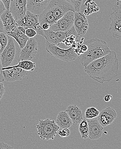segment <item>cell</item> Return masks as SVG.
I'll list each match as a JSON object with an SVG mask.
<instances>
[{
    "label": "cell",
    "instance_id": "1",
    "mask_svg": "<svg viewBox=\"0 0 121 149\" xmlns=\"http://www.w3.org/2000/svg\"><path fill=\"white\" fill-rule=\"evenodd\" d=\"M119 60L116 53L111 51L107 55L89 63L84 71L92 78L103 84L110 82L118 75Z\"/></svg>",
    "mask_w": 121,
    "mask_h": 149
},
{
    "label": "cell",
    "instance_id": "2",
    "mask_svg": "<svg viewBox=\"0 0 121 149\" xmlns=\"http://www.w3.org/2000/svg\"><path fill=\"white\" fill-rule=\"evenodd\" d=\"M87 47V49L77 58L81 65L86 67L92 61L100 58L111 52L109 45L102 40L97 38L90 39L83 42Z\"/></svg>",
    "mask_w": 121,
    "mask_h": 149
},
{
    "label": "cell",
    "instance_id": "3",
    "mask_svg": "<svg viewBox=\"0 0 121 149\" xmlns=\"http://www.w3.org/2000/svg\"><path fill=\"white\" fill-rule=\"evenodd\" d=\"M8 44L1 53L2 68L15 65L19 62L21 49L16 43V40L8 35Z\"/></svg>",
    "mask_w": 121,
    "mask_h": 149
},
{
    "label": "cell",
    "instance_id": "4",
    "mask_svg": "<svg viewBox=\"0 0 121 149\" xmlns=\"http://www.w3.org/2000/svg\"><path fill=\"white\" fill-rule=\"evenodd\" d=\"M36 128L38 130V135L43 140H54L60 128L55 120L49 118L40 120Z\"/></svg>",
    "mask_w": 121,
    "mask_h": 149
},
{
    "label": "cell",
    "instance_id": "5",
    "mask_svg": "<svg viewBox=\"0 0 121 149\" xmlns=\"http://www.w3.org/2000/svg\"><path fill=\"white\" fill-rule=\"evenodd\" d=\"M46 50L52 56L65 62L73 61L76 59L77 56L76 54L73 47L67 49H61L58 46L53 45L48 42L45 44Z\"/></svg>",
    "mask_w": 121,
    "mask_h": 149
},
{
    "label": "cell",
    "instance_id": "6",
    "mask_svg": "<svg viewBox=\"0 0 121 149\" xmlns=\"http://www.w3.org/2000/svg\"><path fill=\"white\" fill-rule=\"evenodd\" d=\"M71 35L75 36L78 40L80 38V36L76 33L74 26L69 30L66 31H54L49 29L47 30H44L43 37L46 39L47 42L58 46L66 38Z\"/></svg>",
    "mask_w": 121,
    "mask_h": 149
},
{
    "label": "cell",
    "instance_id": "7",
    "mask_svg": "<svg viewBox=\"0 0 121 149\" xmlns=\"http://www.w3.org/2000/svg\"><path fill=\"white\" fill-rule=\"evenodd\" d=\"M113 12L110 15V23L109 30L113 38L120 39L121 38V4L117 1L112 8Z\"/></svg>",
    "mask_w": 121,
    "mask_h": 149
},
{
    "label": "cell",
    "instance_id": "8",
    "mask_svg": "<svg viewBox=\"0 0 121 149\" xmlns=\"http://www.w3.org/2000/svg\"><path fill=\"white\" fill-rule=\"evenodd\" d=\"M74 12L70 11L49 27L54 31H66L70 30L74 24Z\"/></svg>",
    "mask_w": 121,
    "mask_h": 149
},
{
    "label": "cell",
    "instance_id": "9",
    "mask_svg": "<svg viewBox=\"0 0 121 149\" xmlns=\"http://www.w3.org/2000/svg\"><path fill=\"white\" fill-rule=\"evenodd\" d=\"M49 5L56 21L70 11L75 12L74 7L65 0H52Z\"/></svg>",
    "mask_w": 121,
    "mask_h": 149
},
{
    "label": "cell",
    "instance_id": "10",
    "mask_svg": "<svg viewBox=\"0 0 121 149\" xmlns=\"http://www.w3.org/2000/svg\"><path fill=\"white\" fill-rule=\"evenodd\" d=\"M38 52V44L34 38H29L26 45L20 52L19 61L31 60L36 56Z\"/></svg>",
    "mask_w": 121,
    "mask_h": 149
},
{
    "label": "cell",
    "instance_id": "11",
    "mask_svg": "<svg viewBox=\"0 0 121 149\" xmlns=\"http://www.w3.org/2000/svg\"><path fill=\"white\" fill-rule=\"evenodd\" d=\"M27 0H11L10 11L16 21L26 16Z\"/></svg>",
    "mask_w": 121,
    "mask_h": 149
},
{
    "label": "cell",
    "instance_id": "12",
    "mask_svg": "<svg viewBox=\"0 0 121 149\" xmlns=\"http://www.w3.org/2000/svg\"><path fill=\"white\" fill-rule=\"evenodd\" d=\"M73 26L77 35L80 37L84 36L86 33L88 29V22L82 12H74Z\"/></svg>",
    "mask_w": 121,
    "mask_h": 149
},
{
    "label": "cell",
    "instance_id": "13",
    "mask_svg": "<svg viewBox=\"0 0 121 149\" xmlns=\"http://www.w3.org/2000/svg\"><path fill=\"white\" fill-rule=\"evenodd\" d=\"M4 80L7 82H14L21 80L27 76L28 71L20 68L14 67L2 70Z\"/></svg>",
    "mask_w": 121,
    "mask_h": 149
},
{
    "label": "cell",
    "instance_id": "14",
    "mask_svg": "<svg viewBox=\"0 0 121 149\" xmlns=\"http://www.w3.org/2000/svg\"><path fill=\"white\" fill-rule=\"evenodd\" d=\"M117 113L113 108L106 107L102 110L97 116V120L103 127L110 125L114 121Z\"/></svg>",
    "mask_w": 121,
    "mask_h": 149
},
{
    "label": "cell",
    "instance_id": "15",
    "mask_svg": "<svg viewBox=\"0 0 121 149\" xmlns=\"http://www.w3.org/2000/svg\"><path fill=\"white\" fill-rule=\"evenodd\" d=\"M4 28V33L8 35L15 29L18 25L10 10H6L0 16Z\"/></svg>",
    "mask_w": 121,
    "mask_h": 149
},
{
    "label": "cell",
    "instance_id": "16",
    "mask_svg": "<svg viewBox=\"0 0 121 149\" xmlns=\"http://www.w3.org/2000/svg\"><path fill=\"white\" fill-rule=\"evenodd\" d=\"M52 0H27V10L31 13L40 15Z\"/></svg>",
    "mask_w": 121,
    "mask_h": 149
},
{
    "label": "cell",
    "instance_id": "17",
    "mask_svg": "<svg viewBox=\"0 0 121 149\" xmlns=\"http://www.w3.org/2000/svg\"><path fill=\"white\" fill-rule=\"evenodd\" d=\"M88 125V138L91 140H97L102 136L104 127L100 124L97 119H91L87 121Z\"/></svg>",
    "mask_w": 121,
    "mask_h": 149
},
{
    "label": "cell",
    "instance_id": "18",
    "mask_svg": "<svg viewBox=\"0 0 121 149\" xmlns=\"http://www.w3.org/2000/svg\"><path fill=\"white\" fill-rule=\"evenodd\" d=\"M66 111L72 120L74 125H77L83 119V113L76 105H69L67 107Z\"/></svg>",
    "mask_w": 121,
    "mask_h": 149
},
{
    "label": "cell",
    "instance_id": "19",
    "mask_svg": "<svg viewBox=\"0 0 121 149\" xmlns=\"http://www.w3.org/2000/svg\"><path fill=\"white\" fill-rule=\"evenodd\" d=\"M38 20L40 26L43 23H47L51 26L57 21L49 5L39 15Z\"/></svg>",
    "mask_w": 121,
    "mask_h": 149
},
{
    "label": "cell",
    "instance_id": "20",
    "mask_svg": "<svg viewBox=\"0 0 121 149\" xmlns=\"http://www.w3.org/2000/svg\"><path fill=\"white\" fill-rule=\"evenodd\" d=\"M56 123L61 129L69 128L73 125L72 120L66 111H62L58 113Z\"/></svg>",
    "mask_w": 121,
    "mask_h": 149
},
{
    "label": "cell",
    "instance_id": "21",
    "mask_svg": "<svg viewBox=\"0 0 121 149\" xmlns=\"http://www.w3.org/2000/svg\"><path fill=\"white\" fill-rule=\"evenodd\" d=\"M8 36L12 37L16 40L21 49L25 47L29 39V37H27L25 33L19 29L18 26L14 30L12 31Z\"/></svg>",
    "mask_w": 121,
    "mask_h": 149
},
{
    "label": "cell",
    "instance_id": "22",
    "mask_svg": "<svg viewBox=\"0 0 121 149\" xmlns=\"http://www.w3.org/2000/svg\"><path fill=\"white\" fill-rule=\"evenodd\" d=\"M14 67H19L23 70L27 71H33L36 68V65L34 62L31 60H23L19 61L17 65L2 68V70L9 69Z\"/></svg>",
    "mask_w": 121,
    "mask_h": 149
},
{
    "label": "cell",
    "instance_id": "23",
    "mask_svg": "<svg viewBox=\"0 0 121 149\" xmlns=\"http://www.w3.org/2000/svg\"><path fill=\"white\" fill-rule=\"evenodd\" d=\"M79 124V132L82 139H86L88 138L89 133L87 121L85 119H83Z\"/></svg>",
    "mask_w": 121,
    "mask_h": 149
},
{
    "label": "cell",
    "instance_id": "24",
    "mask_svg": "<svg viewBox=\"0 0 121 149\" xmlns=\"http://www.w3.org/2000/svg\"><path fill=\"white\" fill-rule=\"evenodd\" d=\"M100 111L94 107L88 108L85 112V117L87 119H91L96 118L98 116Z\"/></svg>",
    "mask_w": 121,
    "mask_h": 149
},
{
    "label": "cell",
    "instance_id": "25",
    "mask_svg": "<svg viewBox=\"0 0 121 149\" xmlns=\"http://www.w3.org/2000/svg\"><path fill=\"white\" fill-rule=\"evenodd\" d=\"M8 37L4 32L0 33V45H1V49H0V53H1L3 51L5 47L7 46L8 44Z\"/></svg>",
    "mask_w": 121,
    "mask_h": 149
},
{
    "label": "cell",
    "instance_id": "26",
    "mask_svg": "<svg viewBox=\"0 0 121 149\" xmlns=\"http://www.w3.org/2000/svg\"><path fill=\"white\" fill-rule=\"evenodd\" d=\"M70 3L74 8L75 12L80 11V8L83 2V0H65Z\"/></svg>",
    "mask_w": 121,
    "mask_h": 149
},
{
    "label": "cell",
    "instance_id": "27",
    "mask_svg": "<svg viewBox=\"0 0 121 149\" xmlns=\"http://www.w3.org/2000/svg\"><path fill=\"white\" fill-rule=\"evenodd\" d=\"M25 34L29 38H34L37 33L35 30L31 28H25Z\"/></svg>",
    "mask_w": 121,
    "mask_h": 149
},
{
    "label": "cell",
    "instance_id": "28",
    "mask_svg": "<svg viewBox=\"0 0 121 149\" xmlns=\"http://www.w3.org/2000/svg\"><path fill=\"white\" fill-rule=\"evenodd\" d=\"M58 134L61 137H67L70 134V131L68 128H64L62 130L59 131Z\"/></svg>",
    "mask_w": 121,
    "mask_h": 149
},
{
    "label": "cell",
    "instance_id": "29",
    "mask_svg": "<svg viewBox=\"0 0 121 149\" xmlns=\"http://www.w3.org/2000/svg\"><path fill=\"white\" fill-rule=\"evenodd\" d=\"M7 10H10V4L11 0H1Z\"/></svg>",
    "mask_w": 121,
    "mask_h": 149
},
{
    "label": "cell",
    "instance_id": "30",
    "mask_svg": "<svg viewBox=\"0 0 121 149\" xmlns=\"http://www.w3.org/2000/svg\"><path fill=\"white\" fill-rule=\"evenodd\" d=\"M5 89L3 83L0 82V101L5 93Z\"/></svg>",
    "mask_w": 121,
    "mask_h": 149
},
{
    "label": "cell",
    "instance_id": "31",
    "mask_svg": "<svg viewBox=\"0 0 121 149\" xmlns=\"http://www.w3.org/2000/svg\"><path fill=\"white\" fill-rule=\"evenodd\" d=\"M13 148V147H11L7 143H5L3 142H0V149H11Z\"/></svg>",
    "mask_w": 121,
    "mask_h": 149
},
{
    "label": "cell",
    "instance_id": "32",
    "mask_svg": "<svg viewBox=\"0 0 121 149\" xmlns=\"http://www.w3.org/2000/svg\"><path fill=\"white\" fill-rule=\"evenodd\" d=\"M2 66L1 62V53H0V82L1 83H2L4 81V79L2 75Z\"/></svg>",
    "mask_w": 121,
    "mask_h": 149
},
{
    "label": "cell",
    "instance_id": "33",
    "mask_svg": "<svg viewBox=\"0 0 121 149\" xmlns=\"http://www.w3.org/2000/svg\"><path fill=\"white\" fill-rule=\"evenodd\" d=\"M6 9L3 5L2 2L0 0V16L6 10Z\"/></svg>",
    "mask_w": 121,
    "mask_h": 149
},
{
    "label": "cell",
    "instance_id": "34",
    "mask_svg": "<svg viewBox=\"0 0 121 149\" xmlns=\"http://www.w3.org/2000/svg\"><path fill=\"white\" fill-rule=\"evenodd\" d=\"M43 30H47L49 29L50 25L47 23H43L41 26Z\"/></svg>",
    "mask_w": 121,
    "mask_h": 149
},
{
    "label": "cell",
    "instance_id": "35",
    "mask_svg": "<svg viewBox=\"0 0 121 149\" xmlns=\"http://www.w3.org/2000/svg\"><path fill=\"white\" fill-rule=\"evenodd\" d=\"M112 97V96L111 95H107L104 97V100L105 102H109L111 101Z\"/></svg>",
    "mask_w": 121,
    "mask_h": 149
},
{
    "label": "cell",
    "instance_id": "36",
    "mask_svg": "<svg viewBox=\"0 0 121 149\" xmlns=\"http://www.w3.org/2000/svg\"><path fill=\"white\" fill-rule=\"evenodd\" d=\"M1 32H4V30L2 22L0 19V33Z\"/></svg>",
    "mask_w": 121,
    "mask_h": 149
},
{
    "label": "cell",
    "instance_id": "37",
    "mask_svg": "<svg viewBox=\"0 0 121 149\" xmlns=\"http://www.w3.org/2000/svg\"><path fill=\"white\" fill-rule=\"evenodd\" d=\"M1 45H0V49H1Z\"/></svg>",
    "mask_w": 121,
    "mask_h": 149
},
{
    "label": "cell",
    "instance_id": "38",
    "mask_svg": "<svg viewBox=\"0 0 121 149\" xmlns=\"http://www.w3.org/2000/svg\"><path fill=\"white\" fill-rule=\"evenodd\" d=\"M1 113H0V117H1Z\"/></svg>",
    "mask_w": 121,
    "mask_h": 149
},
{
    "label": "cell",
    "instance_id": "39",
    "mask_svg": "<svg viewBox=\"0 0 121 149\" xmlns=\"http://www.w3.org/2000/svg\"><path fill=\"white\" fill-rule=\"evenodd\" d=\"M118 1H121V0H118Z\"/></svg>",
    "mask_w": 121,
    "mask_h": 149
},
{
    "label": "cell",
    "instance_id": "40",
    "mask_svg": "<svg viewBox=\"0 0 121 149\" xmlns=\"http://www.w3.org/2000/svg\"><path fill=\"white\" fill-rule=\"evenodd\" d=\"M0 19H1V18H0Z\"/></svg>",
    "mask_w": 121,
    "mask_h": 149
}]
</instances>
